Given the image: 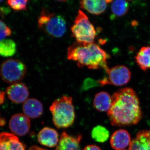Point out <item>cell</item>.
<instances>
[{"label": "cell", "instance_id": "obj_1", "mask_svg": "<svg viewBox=\"0 0 150 150\" xmlns=\"http://www.w3.org/2000/svg\"><path fill=\"white\" fill-rule=\"evenodd\" d=\"M111 98L112 104L107 114L112 126H129L139 122L142 113L139 98L133 89H119Z\"/></svg>", "mask_w": 150, "mask_h": 150}, {"label": "cell", "instance_id": "obj_2", "mask_svg": "<svg viewBox=\"0 0 150 150\" xmlns=\"http://www.w3.org/2000/svg\"><path fill=\"white\" fill-rule=\"evenodd\" d=\"M110 56L96 43L76 42L68 48L67 58L76 62L78 67H86L91 69L103 68L109 70L107 60Z\"/></svg>", "mask_w": 150, "mask_h": 150}, {"label": "cell", "instance_id": "obj_3", "mask_svg": "<svg viewBox=\"0 0 150 150\" xmlns=\"http://www.w3.org/2000/svg\"><path fill=\"white\" fill-rule=\"evenodd\" d=\"M54 125L58 129L70 127L75 121L74 108L72 98L64 96L54 100L50 107Z\"/></svg>", "mask_w": 150, "mask_h": 150}, {"label": "cell", "instance_id": "obj_4", "mask_svg": "<svg viewBox=\"0 0 150 150\" xmlns=\"http://www.w3.org/2000/svg\"><path fill=\"white\" fill-rule=\"evenodd\" d=\"M38 23L39 29L51 37H62L67 31V24L64 18L44 8L41 10Z\"/></svg>", "mask_w": 150, "mask_h": 150}, {"label": "cell", "instance_id": "obj_5", "mask_svg": "<svg viewBox=\"0 0 150 150\" xmlns=\"http://www.w3.org/2000/svg\"><path fill=\"white\" fill-rule=\"evenodd\" d=\"M71 30L73 37L77 42L80 43H92L97 35L96 30L88 17L81 10L78 11Z\"/></svg>", "mask_w": 150, "mask_h": 150}, {"label": "cell", "instance_id": "obj_6", "mask_svg": "<svg viewBox=\"0 0 150 150\" xmlns=\"http://www.w3.org/2000/svg\"><path fill=\"white\" fill-rule=\"evenodd\" d=\"M26 71L25 65L18 59H7L0 66V76L8 83H18L24 79Z\"/></svg>", "mask_w": 150, "mask_h": 150}, {"label": "cell", "instance_id": "obj_7", "mask_svg": "<svg viewBox=\"0 0 150 150\" xmlns=\"http://www.w3.org/2000/svg\"><path fill=\"white\" fill-rule=\"evenodd\" d=\"M107 73V84L121 86L128 83L131 79V71L126 66L121 65L112 67Z\"/></svg>", "mask_w": 150, "mask_h": 150}, {"label": "cell", "instance_id": "obj_8", "mask_svg": "<svg viewBox=\"0 0 150 150\" xmlns=\"http://www.w3.org/2000/svg\"><path fill=\"white\" fill-rule=\"evenodd\" d=\"M9 127L11 131L18 136H25L30 129V120L25 114L17 113L12 116Z\"/></svg>", "mask_w": 150, "mask_h": 150}, {"label": "cell", "instance_id": "obj_9", "mask_svg": "<svg viewBox=\"0 0 150 150\" xmlns=\"http://www.w3.org/2000/svg\"><path fill=\"white\" fill-rule=\"evenodd\" d=\"M9 98L15 103H22L26 101L29 96V91L24 84H13L7 88Z\"/></svg>", "mask_w": 150, "mask_h": 150}, {"label": "cell", "instance_id": "obj_10", "mask_svg": "<svg viewBox=\"0 0 150 150\" xmlns=\"http://www.w3.org/2000/svg\"><path fill=\"white\" fill-rule=\"evenodd\" d=\"M25 146L13 134H0V150H25Z\"/></svg>", "mask_w": 150, "mask_h": 150}, {"label": "cell", "instance_id": "obj_11", "mask_svg": "<svg viewBox=\"0 0 150 150\" xmlns=\"http://www.w3.org/2000/svg\"><path fill=\"white\" fill-rule=\"evenodd\" d=\"M38 141L43 146L54 147L59 144V134L55 129L44 127L38 134Z\"/></svg>", "mask_w": 150, "mask_h": 150}, {"label": "cell", "instance_id": "obj_12", "mask_svg": "<svg viewBox=\"0 0 150 150\" xmlns=\"http://www.w3.org/2000/svg\"><path fill=\"white\" fill-rule=\"evenodd\" d=\"M81 139L80 135L73 137L63 132L55 150H80V143Z\"/></svg>", "mask_w": 150, "mask_h": 150}, {"label": "cell", "instance_id": "obj_13", "mask_svg": "<svg viewBox=\"0 0 150 150\" xmlns=\"http://www.w3.org/2000/svg\"><path fill=\"white\" fill-rule=\"evenodd\" d=\"M112 1L103 0H86L80 2V7L86 10L89 13L98 15L104 12L108 4L112 3Z\"/></svg>", "mask_w": 150, "mask_h": 150}, {"label": "cell", "instance_id": "obj_14", "mask_svg": "<svg viewBox=\"0 0 150 150\" xmlns=\"http://www.w3.org/2000/svg\"><path fill=\"white\" fill-rule=\"evenodd\" d=\"M131 142V137L129 132L123 129L115 131L110 138L111 146L116 150L124 149L130 145Z\"/></svg>", "mask_w": 150, "mask_h": 150}, {"label": "cell", "instance_id": "obj_15", "mask_svg": "<svg viewBox=\"0 0 150 150\" xmlns=\"http://www.w3.org/2000/svg\"><path fill=\"white\" fill-rule=\"evenodd\" d=\"M23 110L25 115L28 117L31 118H38L43 114V105L38 100L30 98L23 103Z\"/></svg>", "mask_w": 150, "mask_h": 150}, {"label": "cell", "instance_id": "obj_16", "mask_svg": "<svg viewBox=\"0 0 150 150\" xmlns=\"http://www.w3.org/2000/svg\"><path fill=\"white\" fill-rule=\"evenodd\" d=\"M129 150H150V131H140L131 142Z\"/></svg>", "mask_w": 150, "mask_h": 150}, {"label": "cell", "instance_id": "obj_17", "mask_svg": "<svg viewBox=\"0 0 150 150\" xmlns=\"http://www.w3.org/2000/svg\"><path fill=\"white\" fill-rule=\"evenodd\" d=\"M112 104V98L110 95L104 91L100 92L96 95L93 100L94 107L98 111H108Z\"/></svg>", "mask_w": 150, "mask_h": 150}, {"label": "cell", "instance_id": "obj_18", "mask_svg": "<svg viewBox=\"0 0 150 150\" xmlns=\"http://www.w3.org/2000/svg\"><path fill=\"white\" fill-rule=\"evenodd\" d=\"M137 65L144 71L150 69V46H144L135 56Z\"/></svg>", "mask_w": 150, "mask_h": 150}, {"label": "cell", "instance_id": "obj_19", "mask_svg": "<svg viewBox=\"0 0 150 150\" xmlns=\"http://www.w3.org/2000/svg\"><path fill=\"white\" fill-rule=\"evenodd\" d=\"M16 44L11 39H4L0 41V56L4 57H11L16 53Z\"/></svg>", "mask_w": 150, "mask_h": 150}, {"label": "cell", "instance_id": "obj_20", "mask_svg": "<svg viewBox=\"0 0 150 150\" xmlns=\"http://www.w3.org/2000/svg\"><path fill=\"white\" fill-rule=\"evenodd\" d=\"M111 11L114 16L121 17L126 15L129 9V3L126 1L117 0L112 1L111 5Z\"/></svg>", "mask_w": 150, "mask_h": 150}, {"label": "cell", "instance_id": "obj_21", "mask_svg": "<svg viewBox=\"0 0 150 150\" xmlns=\"http://www.w3.org/2000/svg\"><path fill=\"white\" fill-rule=\"evenodd\" d=\"M91 137L96 142L104 143L109 138V131L104 126H97L94 127L91 131Z\"/></svg>", "mask_w": 150, "mask_h": 150}, {"label": "cell", "instance_id": "obj_22", "mask_svg": "<svg viewBox=\"0 0 150 150\" xmlns=\"http://www.w3.org/2000/svg\"><path fill=\"white\" fill-rule=\"evenodd\" d=\"M28 1L23 0H9L7 1V4L13 10H26Z\"/></svg>", "mask_w": 150, "mask_h": 150}, {"label": "cell", "instance_id": "obj_23", "mask_svg": "<svg viewBox=\"0 0 150 150\" xmlns=\"http://www.w3.org/2000/svg\"><path fill=\"white\" fill-rule=\"evenodd\" d=\"M11 33L10 28L7 26L4 21L0 20V41L11 35Z\"/></svg>", "mask_w": 150, "mask_h": 150}, {"label": "cell", "instance_id": "obj_24", "mask_svg": "<svg viewBox=\"0 0 150 150\" xmlns=\"http://www.w3.org/2000/svg\"><path fill=\"white\" fill-rule=\"evenodd\" d=\"M96 85H98V84H97L93 80H91V79H87L84 82L82 88L83 90H86Z\"/></svg>", "mask_w": 150, "mask_h": 150}, {"label": "cell", "instance_id": "obj_25", "mask_svg": "<svg viewBox=\"0 0 150 150\" xmlns=\"http://www.w3.org/2000/svg\"><path fill=\"white\" fill-rule=\"evenodd\" d=\"M11 12V9L6 7H0V16L4 17Z\"/></svg>", "mask_w": 150, "mask_h": 150}, {"label": "cell", "instance_id": "obj_26", "mask_svg": "<svg viewBox=\"0 0 150 150\" xmlns=\"http://www.w3.org/2000/svg\"><path fill=\"white\" fill-rule=\"evenodd\" d=\"M83 150H101V149L97 146L91 145L87 146Z\"/></svg>", "mask_w": 150, "mask_h": 150}, {"label": "cell", "instance_id": "obj_27", "mask_svg": "<svg viewBox=\"0 0 150 150\" xmlns=\"http://www.w3.org/2000/svg\"><path fill=\"white\" fill-rule=\"evenodd\" d=\"M28 150H48L46 149H43L37 146H31V147L29 148Z\"/></svg>", "mask_w": 150, "mask_h": 150}, {"label": "cell", "instance_id": "obj_28", "mask_svg": "<svg viewBox=\"0 0 150 150\" xmlns=\"http://www.w3.org/2000/svg\"><path fill=\"white\" fill-rule=\"evenodd\" d=\"M5 93L0 91V104L3 103Z\"/></svg>", "mask_w": 150, "mask_h": 150}, {"label": "cell", "instance_id": "obj_29", "mask_svg": "<svg viewBox=\"0 0 150 150\" xmlns=\"http://www.w3.org/2000/svg\"><path fill=\"white\" fill-rule=\"evenodd\" d=\"M2 2H3V1H1V0H0V3Z\"/></svg>", "mask_w": 150, "mask_h": 150}, {"label": "cell", "instance_id": "obj_30", "mask_svg": "<svg viewBox=\"0 0 150 150\" xmlns=\"http://www.w3.org/2000/svg\"><path fill=\"white\" fill-rule=\"evenodd\" d=\"M1 121H2V120H1V117H0V123H1Z\"/></svg>", "mask_w": 150, "mask_h": 150}, {"label": "cell", "instance_id": "obj_31", "mask_svg": "<svg viewBox=\"0 0 150 150\" xmlns=\"http://www.w3.org/2000/svg\"><path fill=\"white\" fill-rule=\"evenodd\" d=\"M126 150V149H123V150Z\"/></svg>", "mask_w": 150, "mask_h": 150}]
</instances>
